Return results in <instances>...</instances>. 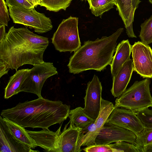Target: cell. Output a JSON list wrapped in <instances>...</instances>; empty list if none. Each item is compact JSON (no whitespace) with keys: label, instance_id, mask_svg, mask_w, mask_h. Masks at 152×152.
<instances>
[{"label":"cell","instance_id":"27","mask_svg":"<svg viewBox=\"0 0 152 152\" xmlns=\"http://www.w3.org/2000/svg\"><path fill=\"white\" fill-rule=\"evenodd\" d=\"M152 143V129H144L137 136L136 145L139 150L142 147Z\"/></svg>","mask_w":152,"mask_h":152},{"label":"cell","instance_id":"33","mask_svg":"<svg viewBox=\"0 0 152 152\" xmlns=\"http://www.w3.org/2000/svg\"><path fill=\"white\" fill-rule=\"evenodd\" d=\"M139 150L140 152H152V143L142 147Z\"/></svg>","mask_w":152,"mask_h":152},{"label":"cell","instance_id":"8","mask_svg":"<svg viewBox=\"0 0 152 152\" xmlns=\"http://www.w3.org/2000/svg\"><path fill=\"white\" fill-rule=\"evenodd\" d=\"M104 125L119 126L132 132L137 136L145 129L134 111L123 108L115 107Z\"/></svg>","mask_w":152,"mask_h":152},{"label":"cell","instance_id":"3","mask_svg":"<svg viewBox=\"0 0 152 152\" xmlns=\"http://www.w3.org/2000/svg\"><path fill=\"white\" fill-rule=\"evenodd\" d=\"M123 31L120 28L109 37L84 42L69 58V72L76 74L91 69L100 72L105 69L112 61L117 40Z\"/></svg>","mask_w":152,"mask_h":152},{"label":"cell","instance_id":"25","mask_svg":"<svg viewBox=\"0 0 152 152\" xmlns=\"http://www.w3.org/2000/svg\"><path fill=\"white\" fill-rule=\"evenodd\" d=\"M142 121L145 129H152V104L139 110L134 111Z\"/></svg>","mask_w":152,"mask_h":152},{"label":"cell","instance_id":"28","mask_svg":"<svg viewBox=\"0 0 152 152\" xmlns=\"http://www.w3.org/2000/svg\"><path fill=\"white\" fill-rule=\"evenodd\" d=\"M7 6L4 0H0V24L8 26L10 19Z\"/></svg>","mask_w":152,"mask_h":152},{"label":"cell","instance_id":"31","mask_svg":"<svg viewBox=\"0 0 152 152\" xmlns=\"http://www.w3.org/2000/svg\"><path fill=\"white\" fill-rule=\"evenodd\" d=\"M10 68L8 64L5 62L0 60V77L7 74Z\"/></svg>","mask_w":152,"mask_h":152},{"label":"cell","instance_id":"30","mask_svg":"<svg viewBox=\"0 0 152 152\" xmlns=\"http://www.w3.org/2000/svg\"><path fill=\"white\" fill-rule=\"evenodd\" d=\"M7 5L15 6L30 9L34 7L27 0H6Z\"/></svg>","mask_w":152,"mask_h":152},{"label":"cell","instance_id":"15","mask_svg":"<svg viewBox=\"0 0 152 152\" xmlns=\"http://www.w3.org/2000/svg\"><path fill=\"white\" fill-rule=\"evenodd\" d=\"M131 46L128 40L120 42L116 48L115 53L110 64L112 76L114 77L124 64L130 59Z\"/></svg>","mask_w":152,"mask_h":152},{"label":"cell","instance_id":"18","mask_svg":"<svg viewBox=\"0 0 152 152\" xmlns=\"http://www.w3.org/2000/svg\"><path fill=\"white\" fill-rule=\"evenodd\" d=\"M29 70L28 69L19 70L10 77L4 89V97L5 99H8L20 92V87Z\"/></svg>","mask_w":152,"mask_h":152},{"label":"cell","instance_id":"29","mask_svg":"<svg viewBox=\"0 0 152 152\" xmlns=\"http://www.w3.org/2000/svg\"><path fill=\"white\" fill-rule=\"evenodd\" d=\"M83 150L86 152H115L114 149L108 145H95L87 147Z\"/></svg>","mask_w":152,"mask_h":152},{"label":"cell","instance_id":"26","mask_svg":"<svg viewBox=\"0 0 152 152\" xmlns=\"http://www.w3.org/2000/svg\"><path fill=\"white\" fill-rule=\"evenodd\" d=\"M110 145L115 152H140L135 145L125 141H118Z\"/></svg>","mask_w":152,"mask_h":152},{"label":"cell","instance_id":"10","mask_svg":"<svg viewBox=\"0 0 152 152\" xmlns=\"http://www.w3.org/2000/svg\"><path fill=\"white\" fill-rule=\"evenodd\" d=\"M102 90L101 83L94 75L92 80L87 83L83 108L84 113L94 120L97 118L100 110Z\"/></svg>","mask_w":152,"mask_h":152},{"label":"cell","instance_id":"1","mask_svg":"<svg viewBox=\"0 0 152 152\" xmlns=\"http://www.w3.org/2000/svg\"><path fill=\"white\" fill-rule=\"evenodd\" d=\"M49 43L47 37L35 34L26 27L12 26L0 42V60L16 71L25 64H41Z\"/></svg>","mask_w":152,"mask_h":152},{"label":"cell","instance_id":"6","mask_svg":"<svg viewBox=\"0 0 152 152\" xmlns=\"http://www.w3.org/2000/svg\"><path fill=\"white\" fill-rule=\"evenodd\" d=\"M10 15L13 23L34 28L38 34L47 32L53 28L51 20L44 13H39L34 8L28 9L9 5Z\"/></svg>","mask_w":152,"mask_h":152},{"label":"cell","instance_id":"34","mask_svg":"<svg viewBox=\"0 0 152 152\" xmlns=\"http://www.w3.org/2000/svg\"><path fill=\"white\" fill-rule=\"evenodd\" d=\"M140 2V0H132V6L135 11L138 7L139 4Z\"/></svg>","mask_w":152,"mask_h":152},{"label":"cell","instance_id":"2","mask_svg":"<svg viewBox=\"0 0 152 152\" xmlns=\"http://www.w3.org/2000/svg\"><path fill=\"white\" fill-rule=\"evenodd\" d=\"M70 110L69 105L61 101H53L42 97L20 102L12 108L3 110L1 115L22 127L48 129L66 120Z\"/></svg>","mask_w":152,"mask_h":152},{"label":"cell","instance_id":"23","mask_svg":"<svg viewBox=\"0 0 152 152\" xmlns=\"http://www.w3.org/2000/svg\"><path fill=\"white\" fill-rule=\"evenodd\" d=\"M72 0H40L39 5L45 7L46 10L58 12L63 10L65 11L70 6Z\"/></svg>","mask_w":152,"mask_h":152},{"label":"cell","instance_id":"36","mask_svg":"<svg viewBox=\"0 0 152 152\" xmlns=\"http://www.w3.org/2000/svg\"><path fill=\"white\" fill-rule=\"evenodd\" d=\"M40 0H36L37 3L38 4H39V2L40 1Z\"/></svg>","mask_w":152,"mask_h":152},{"label":"cell","instance_id":"14","mask_svg":"<svg viewBox=\"0 0 152 152\" xmlns=\"http://www.w3.org/2000/svg\"><path fill=\"white\" fill-rule=\"evenodd\" d=\"M116 6L124 22L127 35L129 37L136 38L133 28L135 11L132 6V0H116Z\"/></svg>","mask_w":152,"mask_h":152},{"label":"cell","instance_id":"37","mask_svg":"<svg viewBox=\"0 0 152 152\" xmlns=\"http://www.w3.org/2000/svg\"><path fill=\"white\" fill-rule=\"evenodd\" d=\"M150 2L152 4V0H149Z\"/></svg>","mask_w":152,"mask_h":152},{"label":"cell","instance_id":"13","mask_svg":"<svg viewBox=\"0 0 152 152\" xmlns=\"http://www.w3.org/2000/svg\"><path fill=\"white\" fill-rule=\"evenodd\" d=\"M133 71V61L130 58L113 77L111 92L115 97H119L126 90Z\"/></svg>","mask_w":152,"mask_h":152},{"label":"cell","instance_id":"32","mask_svg":"<svg viewBox=\"0 0 152 152\" xmlns=\"http://www.w3.org/2000/svg\"><path fill=\"white\" fill-rule=\"evenodd\" d=\"M6 34L5 32V26L4 25H0V42H1L4 38Z\"/></svg>","mask_w":152,"mask_h":152},{"label":"cell","instance_id":"20","mask_svg":"<svg viewBox=\"0 0 152 152\" xmlns=\"http://www.w3.org/2000/svg\"><path fill=\"white\" fill-rule=\"evenodd\" d=\"M68 117L70 119L69 124L82 129L86 127L96 121L86 114L83 108L81 107L70 110Z\"/></svg>","mask_w":152,"mask_h":152},{"label":"cell","instance_id":"17","mask_svg":"<svg viewBox=\"0 0 152 152\" xmlns=\"http://www.w3.org/2000/svg\"><path fill=\"white\" fill-rule=\"evenodd\" d=\"M65 125L62 132L63 142L61 152H77V143L82 129L70 124Z\"/></svg>","mask_w":152,"mask_h":152},{"label":"cell","instance_id":"9","mask_svg":"<svg viewBox=\"0 0 152 152\" xmlns=\"http://www.w3.org/2000/svg\"><path fill=\"white\" fill-rule=\"evenodd\" d=\"M134 71L143 78H152V49L142 42L131 46Z\"/></svg>","mask_w":152,"mask_h":152},{"label":"cell","instance_id":"12","mask_svg":"<svg viewBox=\"0 0 152 152\" xmlns=\"http://www.w3.org/2000/svg\"><path fill=\"white\" fill-rule=\"evenodd\" d=\"M30 147L17 141L10 133L6 128L2 116H0V152H32Z\"/></svg>","mask_w":152,"mask_h":152},{"label":"cell","instance_id":"7","mask_svg":"<svg viewBox=\"0 0 152 152\" xmlns=\"http://www.w3.org/2000/svg\"><path fill=\"white\" fill-rule=\"evenodd\" d=\"M58 74L57 69L53 63L44 61L41 64L34 65L28 72L20 87V92L32 93L36 94L38 97H42V89L46 80Z\"/></svg>","mask_w":152,"mask_h":152},{"label":"cell","instance_id":"11","mask_svg":"<svg viewBox=\"0 0 152 152\" xmlns=\"http://www.w3.org/2000/svg\"><path fill=\"white\" fill-rule=\"evenodd\" d=\"M137 136L132 132L116 126L104 125L100 130L96 139L97 145H108L124 141L136 145Z\"/></svg>","mask_w":152,"mask_h":152},{"label":"cell","instance_id":"24","mask_svg":"<svg viewBox=\"0 0 152 152\" xmlns=\"http://www.w3.org/2000/svg\"><path fill=\"white\" fill-rule=\"evenodd\" d=\"M139 37L142 42L148 45L152 42V15L140 25Z\"/></svg>","mask_w":152,"mask_h":152},{"label":"cell","instance_id":"16","mask_svg":"<svg viewBox=\"0 0 152 152\" xmlns=\"http://www.w3.org/2000/svg\"><path fill=\"white\" fill-rule=\"evenodd\" d=\"M2 117L7 130L17 141L32 149L38 146L25 128L6 118Z\"/></svg>","mask_w":152,"mask_h":152},{"label":"cell","instance_id":"4","mask_svg":"<svg viewBox=\"0 0 152 152\" xmlns=\"http://www.w3.org/2000/svg\"><path fill=\"white\" fill-rule=\"evenodd\" d=\"M151 80L146 78L136 81L116 99L115 107L137 111L152 104L150 85Z\"/></svg>","mask_w":152,"mask_h":152},{"label":"cell","instance_id":"22","mask_svg":"<svg viewBox=\"0 0 152 152\" xmlns=\"http://www.w3.org/2000/svg\"><path fill=\"white\" fill-rule=\"evenodd\" d=\"M115 107L112 102L102 98L99 114L95 122L99 132Z\"/></svg>","mask_w":152,"mask_h":152},{"label":"cell","instance_id":"35","mask_svg":"<svg viewBox=\"0 0 152 152\" xmlns=\"http://www.w3.org/2000/svg\"><path fill=\"white\" fill-rule=\"evenodd\" d=\"M34 7H36L37 5H39L38 4L36 0H27Z\"/></svg>","mask_w":152,"mask_h":152},{"label":"cell","instance_id":"21","mask_svg":"<svg viewBox=\"0 0 152 152\" xmlns=\"http://www.w3.org/2000/svg\"><path fill=\"white\" fill-rule=\"evenodd\" d=\"M89 9L96 17L101 16L116 5V0H90Z\"/></svg>","mask_w":152,"mask_h":152},{"label":"cell","instance_id":"19","mask_svg":"<svg viewBox=\"0 0 152 152\" xmlns=\"http://www.w3.org/2000/svg\"><path fill=\"white\" fill-rule=\"evenodd\" d=\"M95 121L86 128L82 129L78 140L77 150V152L82 151V146L87 147L96 145V139L99 133Z\"/></svg>","mask_w":152,"mask_h":152},{"label":"cell","instance_id":"5","mask_svg":"<svg viewBox=\"0 0 152 152\" xmlns=\"http://www.w3.org/2000/svg\"><path fill=\"white\" fill-rule=\"evenodd\" d=\"M78 18L70 16L64 19L51 38L56 49L60 52L75 51L81 46L78 24Z\"/></svg>","mask_w":152,"mask_h":152}]
</instances>
